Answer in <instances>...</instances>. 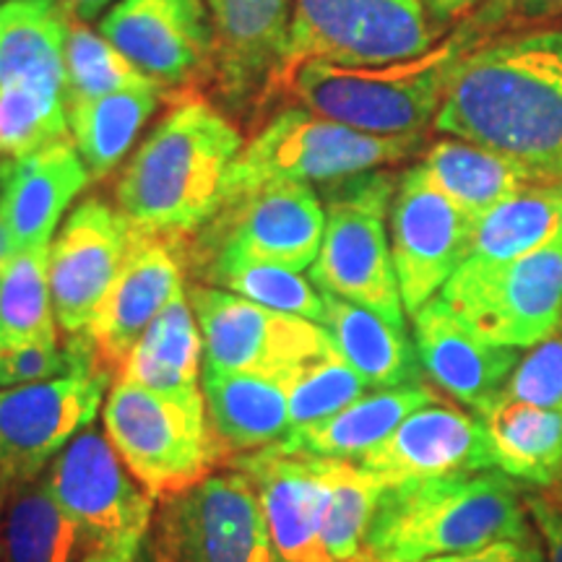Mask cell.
Returning <instances> with one entry per match:
<instances>
[{"instance_id":"681fc988","label":"cell","mask_w":562,"mask_h":562,"mask_svg":"<svg viewBox=\"0 0 562 562\" xmlns=\"http://www.w3.org/2000/svg\"><path fill=\"white\" fill-rule=\"evenodd\" d=\"M11 484L13 482H9L3 476V472H0V513H3V505H5V497H9V492H11Z\"/></svg>"},{"instance_id":"603a6c76","label":"cell","mask_w":562,"mask_h":562,"mask_svg":"<svg viewBox=\"0 0 562 562\" xmlns=\"http://www.w3.org/2000/svg\"><path fill=\"white\" fill-rule=\"evenodd\" d=\"M91 175L74 138L19 159H0V220L11 252L53 245V232Z\"/></svg>"},{"instance_id":"f35d334b","label":"cell","mask_w":562,"mask_h":562,"mask_svg":"<svg viewBox=\"0 0 562 562\" xmlns=\"http://www.w3.org/2000/svg\"><path fill=\"white\" fill-rule=\"evenodd\" d=\"M368 391L370 385L364 378L341 360L339 351L302 364L290 383L292 430L334 417Z\"/></svg>"},{"instance_id":"83f0119b","label":"cell","mask_w":562,"mask_h":562,"mask_svg":"<svg viewBox=\"0 0 562 562\" xmlns=\"http://www.w3.org/2000/svg\"><path fill=\"white\" fill-rule=\"evenodd\" d=\"M323 294V321L334 349L349 368L364 378L370 389H396V385L425 381L417 347L381 315L347 302L334 294Z\"/></svg>"},{"instance_id":"d6a6232c","label":"cell","mask_w":562,"mask_h":562,"mask_svg":"<svg viewBox=\"0 0 562 562\" xmlns=\"http://www.w3.org/2000/svg\"><path fill=\"white\" fill-rule=\"evenodd\" d=\"M161 102L157 87L112 91L97 100L68 104V128L91 180L110 178L133 149L140 128Z\"/></svg>"},{"instance_id":"ab89813d","label":"cell","mask_w":562,"mask_h":562,"mask_svg":"<svg viewBox=\"0 0 562 562\" xmlns=\"http://www.w3.org/2000/svg\"><path fill=\"white\" fill-rule=\"evenodd\" d=\"M87 362L97 360L83 334L68 336L66 347L60 341L0 344V389L53 381Z\"/></svg>"},{"instance_id":"d6986e66","label":"cell","mask_w":562,"mask_h":562,"mask_svg":"<svg viewBox=\"0 0 562 562\" xmlns=\"http://www.w3.org/2000/svg\"><path fill=\"white\" fill-rule=\"evenodd\" d=\"M131 235L123 211L100 195H89L63 222L50 245V292L55 321L68 336L87 331L108 300Z\"/></svg>"},{"instance_id":"7dc6e473","label":"cell","mask_w":562,"mask_h":562,"mask_svg":"<svg viewBox=\"0 0 562 562\" xmlns=\"http://www.w3.org/2000/svg\"><path fill=\"white\" fill-rule=\"evenodd\" d=\"M58 3L68 21H83V24H87V21L100 16L112 0H58Z\"/></svg>"},{"instance_id":"4dcf8cb0","label":"cell","mask_w":562,"mask_h":562,"mask_svg":"<svg viewBox=\"0 0 562 562\" xmlns=\"http://www.w3.org/2000/svg\"><path fill=\"white\" fill-rule=\"evenodd\" d=\"M91 547L42 476L11 484L0 513V562H83Z\"/></svg>"},{"instance_id":"ffe728a7","label":"cell","mask_w":562,"mask_h":562,"mask_svg":"<svg viewBox=\"0 0 562 562\" xmlns=\"http://www.w3.org/2000/svg\"><path fill=\"white\" fill-rule=\"evenodd\" d=\"M357 463L383 487L495 469L482 417L448 398L419 406Z\"/></svg>"},{"instance_id":"c3c4849f","label":"cell","mask_w":562,"mask_h":562,"mask_svg":"<svg viewBox=\"0 0 562 562\" xmlns=\"http://www.w3.org/2000/svg\"><path fill=\"white\" fill-rule=\"evenodd\" d=\"M9 261V243H5V229H3V220H0V269L3 263Z\"/></svg>"},{"instance_id":"d590c367","label":"cell","mask_w":562,"mask_h":562,"mask_svg":"<svg viewBox=\"0 0 562 562\" xmlns=\"http://www.w3.org/2000/svg\"><path fill=\"white\" fill-rule=\"evenodd\" d=\"M191 281L232 292L237 297L269 307V311L300 315V318L315 323L323 321L321 290L300 271L286 269V266L243 261V258H216V261L193 271Z\"/></svg>"},{"instance_id":"6da1fadb","label":"cell","mask_w":562,"mask_h":562,"mask_svg":"<svg viewBox=\"0 0 562 562\" xmlns=\"http://www.w3.org/2000/svg\"><path fill=\"white\" fill-rule=\"evenodd\" d=\"M432 131L510 154L558 180L562 26H531L476 42L456 63Z\"/></svg>"},{"instance_id":"9c48e42d","label":"cell","mask_w":562,"mask_h":562,"mask_svg":"<svg viewBox=\"0 0 562 562\" xmlns=\"http://www.w3.org/2000/svg\"><path fill=\"white\" fill-rule=\"evenodd\" d=\"M326 211L313 186L271 180L229 193L199 232L186 237L188 277L216 258H243L311 269L318 258Z\"/></svg>"},{"instance_id":"8d00e7d4","label":"cell","mask_w":562,"mask_h":562,"mask_svg":"<svg viewBox=\"0 0 562 562\" xmlns=\"http://www.w3.org/2000/svg\"><path fill=\"white\" fill-rule=\"evenodd\" d=\"M70 140L63 91L9 83L0 87V159H19Z\"/></svg>"},{"instance_id":"2e32d148","label":"cell","mask_w":562,"mask_h":562,"mask_svg":"<svg viewBox=\"0 0 562 562\" xmlns=\"http://www.w3.org/2000/svg\"><path fill=\"white\" fill-rule=\"evenodd\" d=\"M476 220L440 191L419 165L398 175L389 211L391 256L404 311L414 315L438 297L467 261Z\"/></svg>"},{"instance_id":"9a60e30c","label":"cell","mask_w":562,"mask_h":562,"mask_svg":"<svg viewBox=\"0 0 562 562\" xmlns=\"http://www.w3.org/2000/svg\"><path fill=\"white\" fill-rule=\"evenodd\" d=\"M115 383L97 362L53 381L0 389V472L9 482H32L76 435L94 427Z\"/></svg>"},{"instance_id":"7c38bea8","label":"cell","mask_w":562,"mask_h":562,"mask_svg":"<svg viewBox=\"0 0 562 562\" xmlns=\"http://www.w3.org/2000/svg\"><path fill=\"white\" fill-rule=\"evenodd\" d=\"M100 34L161 91V100L209 94L214 32L206 0H121L100 19Z\"/></svg>"},{"instance_id":"52a82bcc","label":"cell","mask_w":562,"mask_h":562,"mask_svg":"<svg viewBox=\"0 0 562 562\" xmlns=\"http://www.w3.org/2000/svg\"><path fill=\"white\" fill-rule=\"evenodd\" d=\"M104 432L125 467L157 503H167L222 467L206 398L175 402L115 381L102 409Z\"/></svg>"},{"instance_id":"ac0fdd59","label":"cell","mask_w":562,"mask_h":562,"mask_svg":"<svg viewBox=\"0 0 562 562\" xmlns=\"http://www.w3.org/2000/svg\"><path fill=\"white\" fill-rule=\"evenodd\" d=\"M186 237L133 227L123 269L83 331L104 372L117 378L133 344L178 294L186 292Z\"/></svg>"},{"instance_id":"f6af8a7d","label":"cell","mask_w":562,"mask_h":562,"mask_svg":"<svg viewBox=\"0 0 562 562\" xmlns=\"http://www.w3.org/2000/svg\"><path fill=\"white\" fill-rule=\"evenodd\" d=\"M144 542L146 533H128V537L110 539V542L91 547L83 562H138Z\"/></svg>"},{"instance_id":"3957f363","label":"cell","mask_w":562,"mask_h":562,"mask_svg":"<svg viewBox=\"0 0 562 562\" xmlns=\"http://www.w3.org/2000/svg\"><path fill=\"white\" fill-rule=\"evenodd\" d=\"M537 533L524 484L501 469L385 487L368 537V562H422Z\"/></svg>"},{"instance_id":"44dd1931","label":"cell","mask_w":562,"mask_h":562,"mask_svg":"<svg viewBox=\"0 0 562 562\" xmlns=\"http://www.w3.org/2000/svg\"><path fill=\"white\" fill-rule=\"evenodd\" d=\"M412 331L427 381L476 417L490 414L501 402L505 383L524 355V349L480 339L440 297L412 315Z\"/></svg>"},{"instance_id":"1f68e13d","label":"cell","mask_w":562,"mask_h":562,"mask_svg":"<svg viewBox=\"0 0 562 562\" xmlns=\"http://www.w3.org/2000/svg\"><path fill=\"white\" fill-rule=\"evenodd\" d=\"M562 235V180L531 186L497 203L474 224L469 263L503 266ZM463 261V263H467Z\"/></svg>"},{"instance_id":"e575fe53","label":"cell","mask_w":562,"mask_h":562,"mask_svg":"<svg viewBox=\"0 0 562 562\" xmlns=\"http://www.w3.org/2000/svg\"><path fill=\"white\" fill-rule=\"evenodd\" d=\"M50 245L11 252L0 269V344L58 341Z\"/></svg>"},{"instance_id":"e0dca14e","label":"cell","mask_w":562,"mask_h":562,"mask_svg":"<svg viewBox=\"0 0 562 562\" xmlns=\"http://www.w3.org/2000/svg\"><path fill=\"white\" fill-rule=\"evenodd\" d=\"M42 480L91 544L149 533L157 501L140 487L104 430L89 427L76 435Z\"/></svg>"},{"instance_id":"7bdbcfd3","label":"cell","mask_w":562,"mask_h":562,"mask_svg":"<svg viewBox=\"0 0 562 562\" xmlns=\"http://www.w3.org/2000/svg\"><path fill=\"white\" fill-rule=\"evenodd\" d=\"M526 508L542 537L547 562H562V487L526 490Z\"/></svg>"},{"instance_id":"7a4b0ae2","label":"cell","mask_w":562,"mask_h":562,"mask_svg":"<svg viewBox=\"0 0 562 562\" xmlns=\"http://www.w3.org/2000/svg\"><path fill=\"white\" fill-rule=\"evenodd\" d=\"M243 149V131L209 97L172 102L123 167L117 209L136 229L193 235L222 209Z\"/></svg>"},{"instance_id":"5bb4252c","label":"cell","mask_w":562,"mask_h":562,"mask_svg":"<svg viewBox=\"0 0 562 562\" xmlns=\"http://www.w3.org/2000/svg\"><path fill=\"white\" fill-rule=\"evenodd\" d=\"M214 32V81L209 94L232 121L252 131L277 108L286 60L292 0H206Z\"/></svg>"},{"instance_id":"ee69618b","label":"cell","mask_w":562,"mask_h":562,"mask_svg":"<svg viewBox=\"0 0 562 562\" xmlns=\"http://www.w3.org/2000/svg\"><path fill=\"white\" fill-rule=\"evenodd\" d=\"M422 562H547V552L539 533L524 539H503V542H492L480 550L442 554V558L422 560Z\"/></svg>"},{"instance_id":"836d02e7","label":"cell","mask_w":562,"mask_h":562,"mask_svg":"<svg viewBox=\"0 0 562 562\" xmlns=\"http://www.w3.org/2000/svg\"><path fill=\"white\" fill-rule=\"evenodd\" d=\"M328 487L323 547L334 562H368V537L383 484L357 461L313 459Z\"/></svg>"},{"instance_id":"d4e9b609","label":"cell","mask_w":562,"mask_h":562,"mask_svg":"<svg viewBox=\"0 0 562 562\" xmlns=\"http://www.w3.org/2000/svg\"><path fill=\"white\" fill-rule=\"evenodd\" d=\"M438 393L427 381L396 385V389H372L334 417L297 427L273 448L302 459L360 461L364 453L381 446L412 412L442 398Z\"/></svg>"},{"instance_id":"30bf717a","label":"cell","mask_w":562,"mask_h":562,"mask_svg":"<svg viewBox=\"0 0 562 562\" xmlns=\"http://www.w3.org/2000/svg\"><path fill=\"white\" fill-rule=\"evenodd\" d=\"M438 297L480 339L533 347L562 318V235L503 266L461 263Z\"/></svg>"},{"instance_id":"60d3db41","label":"cell","mask_w":562,"mask_h":562,"mask_svg":"<svg viewBox=\"0 0 562 562\" xmlns=\"http://www.w3.org/2000/svg\"><path fill=\"white\" fill-rule=\"evenodd\" d=\"M501 398L562 409V318L542 341L524 349Z\"/></svg>"},{"instance_id":"ba28073f","label":"cell","mask_w":562,"mask_h":562,"mask_svg":"<svg viewBox=\"0 0 562 562\" xmlns=\"http://www.w3.org/2000/svg\"><path fill=\"white\" fill-rule=\"evenodd\" d=\"M442 32L425 0H294L277 104L300 63L368 68L412 60L430 53Z\"/></svg>"},{"instance_id":"277c9868","label":"cell","mask_w":562,"mask_h":562,"mask_svg":"<svg viewBox=\"0 0 562 562\" xmlns=\"http://www.w3.org/2000/svg\"><path fill=\"white\" fill-rule=\"evenodd\" d=\"M476 42L482 40L461 21L430 53L412 60L368 68L300 63L286 76L284 100L372 136H425L456 63Z\"/></svg>"},{"instance_id":"bcb514c9","label":"cell","mask_w":562,"mask_h":562,"mask_svg":"<svg viewBox=\"0 0 562 562\" xmlns=\"http://www.w3.org/2000/svg\"><path fill=\"white\" fill-rule=\"evenodd\" d=\"M425 3H427V11H430V16L435 19V24H440L442 30H448V26L461 24V21L472 16L484 0H425Z\"/></svg>"},{"instance_id":"484cf974","label":"cell","mask_w":562,"mask_h":562,"mask_svg":"<svg viewBox=\"0 0 562 562\" xmlns=\"http://www.w3.org/2000/svg\"><path fill=\"white\" fill-rule=\"evenodd\" d=\"M417 165L472 220H480L497 203L513 199L526 188L554 182L542 170L510 154L453 136L425 146Z\"/></svg>"},{"instance_id":"b9f144b4","label":"cell","mask_w":562,"mask_h":562,"mask_svg":"<svg viewBox=\"0 0 562 562\" xmlns=\"http://www.w3.org/2000/svg\"><path fill=\"white\" fill-rule=\"evenodd\" d=\"M558 16H562V0H484L467 19V26L480 40H487L503 32L531 30Z\"/></svg>"},{"instance_id":"4316f807","label":"cell","mask_w":562,"mask_h":562,"mask_svg":"<svg viewBox=\"0 0 562 562\" xmlns=\"http://www.w3.org/2000/svg\"><path fill=\"white\" fill-rule=\"evenodd\" d=\"M201 326L188 292H182L133 344L115 381L140 385V389L175 398V402H201Z\"/></svg>"},{"instance_id":"8992f818","label":"cell","mask_w":562,"mask_h":562,"mask_svg":"<svg viewBox=\"0 0 562 562\" xmlns=\"http://www.w3.org/2000/svg\"><path fill=\"white\" fill-rule=\"evenodd\" d=\"M425 140L427 136H372L305 108H279L245 140L227 195L271 180L328 186L417 157Z\"/></svg>"},{"instance_id":"7402d4cb","label":"cell","mask_w":562,"mask_h":562,"mask_svg":"<svg viewBox=\"0 0 562 562\" xmlns=\"http://www.w3.org/2000/svg\"><path fill=\"white\" fill-rule=\"evenodd\" d=\"M227 467L240 469L256 484L277 562H334L323 547L328 487L313 459L271 446L237 456Z\"/></svg>"},{"instance_id":"5b68a950","label":"cell","mask_w":562,"mask_h":562,"mask_svg":"<svg viewBox=\"0 0 562 562\" xmlns=\"http://www.w3.org/2000/svg\"><path fill=\"white\" fill-rule=\"evenodd\" d=\"M396 186L398 178L385 167L321 186L326 232L311 281L321 292L355 302L406 331L402 286L385 229Z\"/></svg>"},{"instance_id":"8fae6325","label":"cell","mask_w":562,"mask_h":562,"mask_svg":"<svg viewBox=\"0 0 562 562\" xmlns=\"http://www.w3.org/2000/svg\"><path fill=\"white\" fill-rule=\"evenodd\" d=\"M186 292L201 326L206 372L292 375L302 364L336 351L315 321L269 311L199 281H191Z\"/></svg>"},{"instance_id":"816d5d0a","label":"cell","mask_w":562,"mask_h":562,"mask_svg":"<svg viewBox=\"0 0 562 562\" xmlns=\"http://www.w3.org/2000/svg\"><path fill=\"white\" fill-rule=\"evenodd\" d=\"M558 180H562V165H560V172H558Z\"/></svg>"},{"instance_id":"74e56055","label":"cell","mask_w":562,"mask_h":562,"mask_svg":"<svg viewBox=\"0 0 562 562\" xmlns=\"http://www.w3.org/2000/svg\"><path fill=\"white\" fill-rule=\"evenodd\" d=\"M154 87V83L133 68L117 47L102 34L89 30L83 21H70L66 34V108L81 100L112 94V91Z\"/></svg>"},{"instance_id":"cb8c5ba5","label":"cell","mask_w":562,"mask_h":562,"mask_svg":"<svg viewBox=\"0 0 562 562\" xmlns=\"http://www.w3.org/2000/svg\"><path fill=\"white\" fill-rule=\"evenodd\" d=\"M292 375L201 372L206 417L222 467L237 456L277 446L290 435Z\"/></svg>"},{"instance_id":"4fadbf2b","label":"cell","mask_w":562,"mask_h":562,"mask_svg":"<svg viewBox=\"0 0 562 562\" xmlns=\"http://www.w3.org/2000/svg\"><path fill=\"white\" fill-rule=\"evenodd\" d=\"M154 542L167 562H277L256 484L232 467L161 503Z\"/></svg>"},{"instance_id":"f1b7e54d","label":"cell","mask_w":562,"mask_h":562,"mask_svg":"<svg viewBox=\"0 0 562 562\" xmlns=\"http://www.w3.org/2000/svg\"><path fill=\"white\" fill-rule=\"evenodd\" d=\"M482 422L495 469L531 490L562 487V409L501 398Z\"/></svg>"},{"instance_id":"f546056e","label":"cell","mask_w":562,"mask_h":562,"mask_svg":"<svg viewBox=\"0 0 562 562\" xmlns=\"http://www.w3.org/2000/svg\"><path fill=\"white\" fill-rule=\"evenodd\" d=\"M68 24L58 0L0 5V87L34 83L66 94Z\"/></svg>"},{"instance_id":"f907efd6","label":"cell","mask_w":562,"mask_h":562,"mask_svg":"<svg viewBox=\"0 0 562 562\" xmlns=\"http://www.w3.org/2000/svg\"><path fill=\"white\" fill-rule=\"evenodd\" d=\"M149 562H167L165 552H161V547L157 542H151V554H149Z\"/></svg>"}]
</instances>
